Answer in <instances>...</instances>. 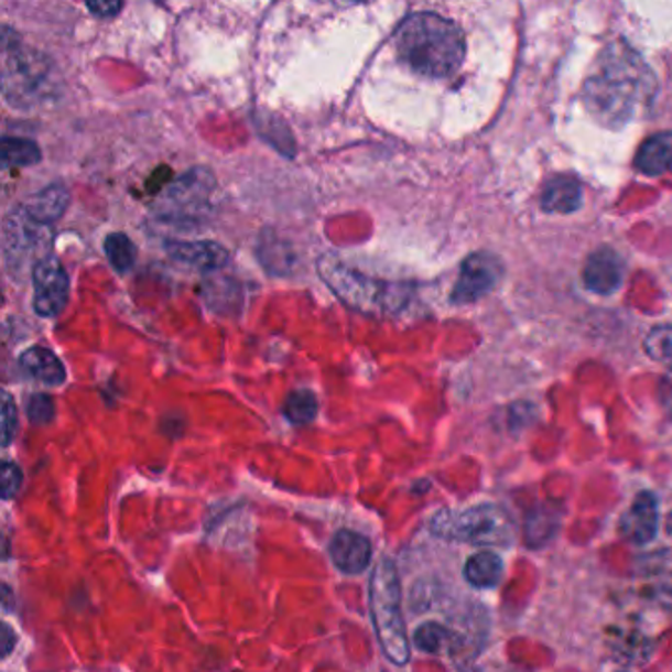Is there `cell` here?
<instances>
[{
	"label": "cell",
	"instance_id": "6da1fadb",
	"mask_svg": "<svg viewBox=\"0 0 672 672\" xmlns=\"http://www.w3.org/2000/svg\"><path fill=\"white\" fill-rule=\"evenodd\" d=\"M654 75L633 47L607 46L594 62L584 85L588 111L609 129L636 121L653 104Z\"/></svg>",
	"mask_w": 672,
	"mask_h": 672
},
{
	"label": "cell",
	"instance_id": "7a4b0ae2",
	"mask_svg": "<svg viewBox=\"0 0 672 672\" xmlns=\"http://www.w3.org/2000/svg\"><path fill=\"white\" fill-rule=\"evenodd\" d=\"M394 50L414 74L444 79L458 72L466 56L462 30L434 12H419L402 22L394 34Z\"/></svg>",
	"mask_w": 672,
	"mask_h": 672
},
{
	"label": "cell",
	"instance_id": "3957f363",
	"mask_svg": "<svg viewBox=\"0 0 672 672\" xmlns=\"http://www.w3.org/2000/svg\"><path fill=\"white\" fill-rule=\"evenodd\" d=\"M369 604L375 633L384 657L397 666L411 661V643L402 617V594L399 572L391 559H381L369 584Z\"/></svg>",
	"mask_w": 672,
	"mask_h": 672
},
{
	"label": "cell",
	"instance_id": "277c9868",
	"mask_svg": "<svg viewBox=\"0 0 672 672\" xmlns=\"http://www.w3.org/2000/svg\"><path fill=\"white\" fill-rule=\"evenodd\" d=\"M430 531L444 541L467 542L476 546L509 549L514 541L513 519L496 503L440 511L430 521Z\"/></svg>",
	"mask_w": 672,
	"mask_h": 672
},
{
	"label": "cell",
	"instance_id": "5b68a950",
	"mask_svg": "<svg viewBox=\"0 0 672 672\" xmlns=\"http://www.w3.org/2000/svg\"><path fill=\"white\" fill-rule=\"evenodd\" d=\"M319 277L327 289L346 304L347 308L365 316H383L401 308L407 292L391 282L375 281L361 272L349 269L336 257L327 254L318 262Z\"/></svg>",
	"mask_w": 672,
	"mask_h": 672
},
{
	"label": "cell",
	"instance_id": "8992f818",
	"mask_svg": "<svg viewBox=\"0 0 672 672\" xmlns=\"http://www.w3.org/2000/svg\"><path fill=\"white\" fill-rule=\"evenodd\" d=\"M50 87V72L46 59L17 47L4 46V66H2V91L10 104L19 107H32L44 99Z\"/></svg>",
	"mask_w": 672,
	"mask_h": 672
},
{
	"label": "cell",
	"instance_id": "52a82bcc",
	"mask_svg": "<svg viewBox=\"0 0 672 672\" xmlns=\"http://www.w3.org/2000/svg\"><path fill=\"white\" fill-rule=\"evenodd\" d=\"M503 279V262L491 252H474L462 262L458 281L452 289V304L466 306L486 299Z\"/></svg>",
	"mask_w": 672,
	"mask_h": 672
},
{
	"label": "cell",
	"instance_id": "ba28073f",
	"mask_svg": "<svg viewBox=\"0 0 672 672\" xmlns=\"http://www.w3.org/2000/svg\"><path fill=\"white\" fill-rule=\"evenodd\" d=\"M47 225L40 224L26 212V207H19L7 217L4 221V259L12 271L20 272L29 264L30 257L46 243Z\"/></svg>",
	"mask_w": 672,
	"mask_h": 672
},
{
	"label": "cell",
	"instance_id": "9c48e42d",
	"mask_svg": "<svg viewBox=\"0 0 672 672\" xmlns=\"http://www.w3.org/2000/svg\"><path fill=\"white\" fill-rule=\"evenodd\" d=\"M34 310L42 318H54L67 306L69 279L56 257H42L32 267Z\"/></svg>",
	"mask_w": 672,
	"mask_h": 672
},
{
	"label": "cell",
	"instance_id": "30bf717a",
	"mask_svg": "<svg viewBox=\"0 0 672 672\" xmlns=\"http://www.w3.org/2000/svg\"><path fill=\"white\" fill-rule=\"evenodd\" d=\"M657 531H659V499L651 491H641L621 517L619 532L627 542L636 546H644L653 541Z\"/></svg>",
	"mask_w": 672,
	"mask_h": 672
},
{
	"label": "cell",
	"instance_id": "8fae6325",
	"mask_svg": "<svg viewBox=\"0 0 672 672\" xmlns=\"http://www.w3.org/2000/svg\"><path fill=\"white\" fill-rule=\"evenodd\" d=\"M624 274H626L624 259L614 249L601 247L589 254L582 279L589 292L599 296H609L624 284Z\"/></svg>",
	"mask_w": 672,
	"mask_h": 672
},
{
	"label": "cell",
	"instance_id": "7c38bea8",
	"mask_svg": "<svg viewBox=\"0 0 672 672\" xmlns=\"http://www.w3.org/2000/svg\"><path fill=\"white\" fill-rule=\"evenodd\" d=\"M329 556L339 572L347 576H357L364 574L373 559V546L361 532L342 529L329 542Z\"/></svg>",
	"mask_w": 672,
	"mask_h": 672
},
{
	"label": "cell",
	"instance_id": "4fadbf2b",
	"mask_svg": "<svg viewBox=\"0 0 672 672\" xmlns=\"http://www.w3.org/2000/svg\"><path fill=\"white\" fill-rule=\"evenodd\" d=\"M166 249L174 261L199 271H217L229 261V252L214 241H174Z\"/></svg>",
	"mask_w": 672,
	"mask_h": 672
},
{
	"label": "cell",
	"instance_id": "5bb4252c",
	"mask_svg": "<svg viewBox=\"0 0 672 672\" xmlns=\"http://www.w3.org/2000/svg\"><path fill=\"white\" fill-rule=\"evenodd\" d=\"M20 369L47 387L66 383V367L47 347L34 346L20 355Z\"/></svg>",
	"mask_w": 672,
	"mask_h": 672
},
{
	"label": "cell",
	"instance_id": "9a60e30c",
	"mask_svg": "<svg viewBox=\"0 0 672 672\" xmlns=\"http://www.w3.org/2000/svg\"><path fill=\"white\" fill-rule=\"evenodd\" d=\"M582 206V186L574 177L551 180L542 194V209L549 214H572Z\"/></svg>",
	"mask_w": 672,
	"mask_h": 672
},
{
	"label": "cell",
	"instance_id": "2e32d148",
	"mask_svg": "<svg viewBox=\"0 0 672 672\" xmlns=\"http://www.w3.org/2000/svg\"><path fill=\"white\" fill-rule=\"evenodd\" d=\"M503 561L497 556L496 552L479 551L469 556L464 566V576L474 588L487 589L496 588L503 579Z\"/></svg>",
	"mask_w": 672,
	"mask_h": 672
},
{
	"label": "cell",
	"instance_id": "e0dca14e",
	"mask_svg": "<svg viewBox=\"0 0 672 672\" xmlns=\"http://www.w3.org/2000/svg\"><path fill=\"white\" fill-rule=\"evenodd\" d=\"M637 169L647 176H661L672 169V132L657 134L637 154Z\"/></svg>",
	"mask_w": 672,
	"mask_h": 672
},
{
	"label": "cell",
	"instance_id": "ac0fdd59",
	"mask_svg": "<svg viewBox=\"0 0 672 672\" xmlns=\"http://www.w3.org/2000/svg\"><path fill=\"white\" fill-rule=\"evenodd\" d=\"M67 202H69V196H67L66 187L62 184H54V186L44 187L40 194L30 199L29 206L24 207L40 224L52 225L64 215Z\"/></svg>",
	"mask_w": 672,
	"mask_h": 672
},
{
	"label": "cell",
	"instance_id": "d6986e66",
	"mask_svg": "<svg viewBox=\"0 0 672 672\" xmlns=\"http://www.w3.org/2000/svg\"><path fill=\"white\" fill-rule=\"evenodd\" d=\"M559 529V513L551 507H541L527 517L524 539L531 549H539L544 542L551 541Z\"/></svg>",
	"mask_w": 672,
	"mask_h": 672
},
{
	"label": "cell",
	"instance_id": "ffe728a7",
	"mask_svg": "<svg viewBox=\"0 0 672 672\" xmlns=\"http://www.w3.org/2000/svg\"><path fill=\"white\" fill-rule=\"evenodd\" d=\"M282 411L292 424H310L318 416V399L308 389H299L290 392Z\"/></svg>",
	"mask_w": 672,
	"mask_h": 672
},
{
	"label": "cell",
	"instance_id": "44dd1931",
	"mask_svg": "<svg viewBox=\"0 0 672 672\" xmlns=\"http://www.w3.org/2000/svg\"><path fill=\"white\" fill-rule=\"evenodd\" d=\"M105 254L111 262L112 269L117 272L131 271L137 262V247L131 241V237L124 234H111L105 239Z\"/></svg>",
	"mask_w": 672,
	"mask_h": 672
},
{
	"label": "cell",
	"instance_id": "7402d4cb",
	"mask_svg": "<svg viewBox=\"0 0 672 672\" xmlns=\"http://www.w3.org/2000/svg\"><path fill=\"white\" fill-rule=\"evenodd\" d=\"M412 641L422 653L438 654L444 649H448L449 643H452V633L446 627L430 621V624H424L414 631Z\"/></svg>",
	"mask_w": 672,
	"mask_h": 672
},
{
	"label": "cell",
	"instance_id": "603a6c76",
	"mask_svg": "<svg viewBox=\"0 0 672 672\" xmlns=\"http://www.w3.org/2000/svg\"><path fill=\"white\" fill-rule=\"evenodd\" d=\"M647 355L672 373V326H657L644 337Z\"/></svg>",
	"mask_w": 672,
	"mask_h": 672
},
{
	"label": "cell",
	"instance_id": "cb8c5ba5",
	"mask_svg": "<svg viewBox=\"0 0 672 672\" xmlns=\"http://www.w3.org/2000/svg\"><path fill=\"white\" fill-rule=\"evenodd\" d=\"M2 160L7 166H32L40 162V149L26 139H4Z\"/></svg>",
	"mask_w": 672,
	"mask_h": 672
},
{
	"label": "cell",
	"instance_id": "d4e9b609",
	"mask_svg": "<svg viewBox=\"0 0 672 672\" xmlns=\"http://www.w3.org/2000/svg\"><path fill=\"white\" fill-rule=\"evenodd\" d=\"M30 422L34 424H47V422L54 421V414H56V407H54V399L46 394V392H36L30 397L29 407Z\"/></svg>",
	"mask_w": 672,
	"mask_h": 672
},
{
	"label": "cell",
	"instance_id": "484cf974",
	"mask_svg": "<svg viewBox=\"0 0 672 672\" xmlns=\"http://www.w3.org/2000/svg\"><path fill=\"white\" fill-rule=\"evenodd\" d=\"M19 430V412L9 392H4V404H2V446L9 448L10 442Z\"/></svg>",
	"mask_w": 672,
	"mask_h": 672
},
{
	"label": "cell",
	"instance_id": "4316f807",
	"mask_svg": "<svg viewBox=\"0 0 672 672\" xmlns=\"http://www.w3.org/2000/svg\"><path fill=\"white\" fill-rule=\"evenodd\" d=\"M22 487V469L14 462H4L2 466V499L10 501Z\"/></svg>",
	"mask_w": 672,
	"mask_h": 672
},
{
	"label": "cell",
	"instance_id": "83f0119b",
	"mask_svg": "<svg viewBox=\"0 0 672 672\" xmlns=\"http://www.w3.org/2000/svg\"><path fill=\"white\" fill-rule=\"evenodd\" d=\"M87 9L101 19L117 17L122 9V0H85Z\"/></svg>",
	"mask_w": 672,
	"mask_h": 672
},
{
	"label": "cell",
	"instance_id": "f1b7e54d",
	"mask_svg": "<svg viewBox=\"0 0 672 672\" xmlns=\"http://www.w3.org/2000/svg\"><path fill=\"white\" fill-rule=\"evenodd\" d=\"M661 402H663V409L672 421V379H666L661 384Z\"/></svg>",
	"mask_w": 672,
	"mask_h": 672
},
{
	"label": "cell",
	"instance_id": "f546056e",
	"mask_svg": "<svg viewBox=\"0 0 672 672\" xmlns=\"http://www.w3.org/2000/svg\"><path fill=\"white\" fill-rule=\"evenodd\" d=\"M2 641H4V649H2V657H9L12 647L17 644V633L10 629L9 624H2Z\"/></svg>",
	"mask_w": 672,
	"mask_h": 672
},
{
	"label": "cell",
	"instance_id": "4dcf8cb0",
	"mask_svg": "<svg viewBox=\"0 0 672 672\" xmlns=\"http://www.w3.org/2000/svg\"><path fill=\"white\" fill-rule=\"evenodd\" d=\"M334 7H355V4H365V2H373V0H324Z\"/></svg>",
	"mask_w": 672,
	"mask_h": 672
},
{
	"label": "cell",
	"instance_id": "1f68e13d",
	"mask_svg": "<svg viewBox=\"0 0 672 672\" xmlns=\"http://www.w3.org/2000/svg\"><path fill=\"white\" fill-rule=\"evenodd\" d=\"M661 596L666 601V606H671L672 609V579L669 584H664L663 589H661Z\"/></svg>",
	"mask_w": 672,
	"mask_h": 672
},
{
	"label": "cell",
	"instance_id": "d6a6232c",
	"mask_svg": "<svg viewBox=\"0 0 672 672\" xmlns=\"http://www.w3.org/2000/svg\"><path fill=\"white\" fill-rule=\"evenodd\" d=\"M666 532H669V536H672V513L666 519Z\"/></svg>",
	"mask_w": 672,
	"mask_h": 672
}]
</instances>
